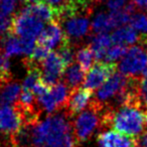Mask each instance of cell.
<instances>
[{
  "instance_id": "6da1fadb",
  "label": "cell",
  "mask_w": 147,
  "mask_h": 147,
  "mask_svg": "<svg viewBox=\"0 0 147 147\" xmlns=\"http://www.w3.org/2000/svg\"><path fill=\"white\" fill-rule=\"evenodd\" d=\"M147 111L139 107L122 105L117 110L106 107L103 115L102 127L114 128L128 136L136 137L146 124Z\"/></svg>"
},
{
  "instance_id": "7a4b0ae2",
  "label": "cell",
  "mask_w": 147,
  "mask_h": 147,
  "mask_svg": "<svg viewBox=\"0 0 147 147\" xmlns=\"http://www.w3.org/2000/svg\"><path fill=\"white\" fill-rule=\"evenodd\" d=\"M67 115L57 114L47 117L45 121L33 126L31 142L34 147H42L57 141L65 134L71 132V124L67 121Z\"/></svg>"
},
{
  "instance_id": "3957f363",
  "label": "cell",
  "mask_w": 147,
  "mask_h": 147,
  "mask_svg": "<svg viewBox=\"0 0 147 147\" xmlns=\"http://www.w3.org/2000/svg\"><path fill=\"white\" fill-rule=\"evenodd\" d=\"M106 110V106L94 100L87 110L81 113L76 118L73 124V135L76 140L77 144L87 141L101 123L102 126V119L104 112Z\"/></svg>"
},
{
  "instance_id": "277c9868",
  "label": "cell",
  "mask_w": 147,
  "mask_h": 147,
  "mask_svg": "<svg viewBox=\"0 0 147 147\" xmlns=\"http://www.w3.org/2000/svg\"><path fill=\"white\" fill-rule=\"evenodd\" d=\"M43 21L23 7L12 18L9 32L21 38L35 39L43 30Z\"/></svg>"
},
{
  "instance_id": "5b68a950",
  "label": "cell",
  "mask_w": 147,
  "mask_h": 147,
  "mask_svg": "<svg viewBox=\"0 0 147 147\" xmlns=\"http://www.w3.org/2000/svg\"><path fill=\"white\" fill-rule=\"evenodd\" d=\"M147 53L141 45H134L128 49L121 59L119 69L126 76H136L146 67Z\"/></svg>"
},
{
  "instance_id": "8992f818",
  "label": "cell",
  "mask_w": 147,
  "mask_h": 147,
  "mask_svg": "<svg viewBox=\"0 0 147 147\" xmlns=\"http://www.w3.org/2000/svg\"><path fill=\"white\" fill-rule=\"evenodd\" d=\"M117 65L114 61H96V63L91 67L88 75L85 77L84 88L94 92L96 89L110 79L113 74L116 73Z\"/></svg>"
},
{
  "instance_id": "52a82bcc",
  "label": "cell",
  "mask_w": 147,
  "mask_h": 147,
  "mask_svg": "<svg viewBox=\"0 0 147 147\" xmlns=\"http://www.w3.org/2000/svg\"><path fill=\"white\" fill-rule=\"evenodd\" d=\"M42 80L49 87L59 83V80L63 76L67 67L59 53L51 51L47 57L40 63Z\"/></svg>"
},
{
  "instance_id": "ba28073f",
  "label": "cell",
  "mask_w": 147,
  "mask_h": 147,
  "mask_svg": "<svg viewBox=\"0 0 147 147\" xmlns=\"http://www.w3.org/2000/svg\"><path fill=\"white\" fill-rule=\"evenodd\" d=\"M128 82V76L120 71H116L110 77L108 81L97 91L95 100L104 105L106 101L116 99L126 88Z\"/></svg>"
},
{
  "instance_id": "9c48e42d",
  "label": "cell",
  "mask_w": 147,
  "mask_h": 147,
  "mask_svg": "<svg viewBox=\"0 0 147 147\" xmlns=\"http://www.w3.org/2000/svg\"><path fill=\"white\" fill-rule=\"evenodd\" d=\"M22 125L20 114L14 106L2 105L0 107V132L11 138L20 130Z\"/></svg>"
},
{
  "instance_id": "30bf717a",
  "label": "cell",
  "mask_w": 147,
  "mask_h": 147,
  "mask_svg": "<svg viewBox=\"0 0 147 147\" xmlns=\"http://www.w3.org/2000/svg\"><path fill=\"white\" fill-rule=\"evenodd\" d=\"M65 38H67V35L63 31L61 22L55 20L49 22V25L43 29L42 32L37 37L36 43L51 49L57 45H61Z\"/></svg>"
},
{
  "instance_id": "8fae6325",
  "label": "cell",
  "mask_w": 147,
  "mask_h": 147,
  "mask_svg": "<svg viewBox=\"0 0 147 147\" xmlns=\"http://www.w3.org/2000/svg\"><path fill=\"white\" fill-rule=\"evenodd\" d=\"M99 147H136V138L118 131L100 133L97 137Z\"/></svg>"
},
{
  "instance_id": "7c38bea8",
  "label": "cell",
  "mask_w": 147,
  "mask_h": 147,
  "mask_svg": "<svg viewBox=\"0 0 147 147\" xmlns=\"http://www.w3.org/2000/svg\"><path fill=\"white\" fill-rule=\"evenodd\" d=\"M93 92L86 88H78L73 91H69V97L67 101V115L69 117H74L80 113L85 107L88 105Z\"/></svg>"
},
{
  "instance_id": "4fadbf2b",
  "label": "cell",
  "mask_w": 147,
  "mask_h": 147,
  "mask_svg": "<svg viewBox=\"0 0 147 147\" xmlns=\"http://www.w3.org/2000/svg\"><path fill=\"white\" fill-rule=\"evenodd\" d=\"M25 8L32 13L34 16L42 20L43 22H51V21L59 19V8L53 6L51 3H45L43 1L36 3H31L25 6Z\"/></svg>"
},
{
  "instance_id": "5bb4252c",
  "label": "cell",
  "mask_w": 147,
  "mask_h": 147,
  "mask_svg": "<svg viewBox=\"0 0 147 147\" xmlns=\"http://www.w3.org/2000/svg\"><path fill=\"white\" fill-rule=\"evenodd\" d=\"M112 42L114 45H132L141 40V36H139L137 31L132 26L118 27L111 35Z\"/></svg>"
},
{
  "instance_id": "9a60e30c",
  "label": "cell",
  "mask_w": 147,
  "mask_h": 147,
  "mask_svg": "<svg viewBox=\"0 0 147 147\" xmlns=\"http://www.w3.org/2000/svg\"><path fill=\"white\" fill-rule=\"evenodd\" d=\"M112 43L111 35H109L107 32L96 33V35L91 39L90 42V47L94 53L95 59L102 61L103 59H105L107 51Z\"/></svg>"
},
{
  "instance_id": "2e32d148",
  "label": "cell",
  "mask_w": 147,
  "mask_h": 147,
  "mask_svg": "<svg viewBox=\"0 0 147 147\" xmlns=\"http://www.w3.org/2000/svg\"><path fill=\"white\" fill-rule=\"evenodd\" d=\"M65 84L69 88V91L80 88L83 81L85 80V71L82 69L79 63H73L65 69L63 74Z\"/></svg>"
},
{
  "instance_id": "e0dca14e",
  "label": "cell",
  "mask_w": 147,
  "mask_h": 147,
  "mask_svg": "<svg viewBox=\"0 0 147 147\" xmlns=\"http://www.w3.org/2000/svg\"><path fill=\"white\" fill-rule=\"evenodd\" d=\"M0 91V103L1 105H14L17 102V99L20 96L22 87L16 82L6 83L1 87Z\"/></svg>"
},
{
  "instance_id": "ac0fdd59",
  "label": "cell",
  "mask_w": 147,
  "mask_h": 147,
  "mask_svg": "<svg viewBox=\"0 0 147 147\" xmlns=\"http://www.w3.org/2000/svg\"><path fill=\"white\" fill-rule=\"evenodd\" d=\"M51 92L57 102L59 109H65L69 101V93H67V86L65 83H57L51 87Z\"/></svg>"
},
{
  "instance_id": "d6986e66",
  "label": "cell",
  "mask_w": 147,
  "mask_h": 147,
  "mask_svg": "<svg viewBox=\"0 0 147 147\" xmlns=\"http://www.w3.org/2000/svg\"><path fill=\"white\" fill-rule=\"evenodd\" d=\"M92 30L95 33L108 32L113 28L110 15L105 12H99L92 21Z\"/></svg>"
},
{
  "instance_id": "ffe728a7",
  "label": "cell",
  "mask_w": 147,
  "mask_h": 147,
  "mask_svg": "<svg viewBox=\"0 0 147 147\" xmlns=\"http://www.w3.org/2000/svg\"><path fill=\"white\" fill-rule=\"evenodd\" d=\"M95 59L94 53H93L91 47H83L79 49L76 53V61L82 67L83 71L86 73L92 65V61Z\"/></svg>"
},
{
  "instance_id": "44dd1931",
  "label": "cell",
  "mask_w": 147,
  "mask_h": 147,
  "mask_svg": "<svg viewBox=\"0 0 147 147\" xmlns=\"http://www.w3.org/2000/svg\"><path fill=\"white\" fill-rule=\"evenodd\" d=\"M11 81V71H10V61L8 55L5 53L0 55V87H2L6 83Z\"/></svg>"
},
{
  "instance_id": "7402d4cb",
  "label": "cell",
  "mask_w": 147,
  "mask_h": 147,
  "mask_svg": "<svg viewBox=\"0 0 147 147\" xmlns=\"http://www.w3.org/2000/svg\"><path fill=\"white\" fill-rule=\"evenodd\" d=\"M37 102H38L39 106L41 107V109L49 114H51L57 109H59V106H57V102H55V98H53V94L51 92V89L47 94L42 95L40 97H37Z\"/></svg>"
},
{
  "instance_id": "603a6c76",
  "label": "cell",
  "mask_w": 147,
  "mask_h": 147,
  "mask_svg": "<svg viewBox=\"0 0 147 147\" xmlns=\"http://www.w3.org/2000/svg\"><path fill=\"white\" fill-rule=\"evenodd\" d=\"M127 51H128V49L126 47V45H115L114 47H109V49L106 53V55H105V59L107 61H116L120 57H124Z\"/></svg>"
},
{
  "instance_id": "cb8c5ba5",
  "label": "cell",
  "mask_w": 147,
  "mask_h": 147,
  "mask_svg": "<svg viewBox=\"0 0 147 147\" xmlns=\"http://www.w3.org/2000/svg\"><path fill=\"white\" fill-rule=\"evenodd\" d=\"M76 144L77 143L74 138V135H71V132H69L51 144L47 145V147H75Z\"/></svg>"
},
{
  "instance_id": "d4e9b609",
  "label": "cell",
  "mask_w": 147,
  "mask_h": 147,
  "mask_svg": "<svg viewBox=\"0 0 147 147\" xmlns=\"http://www.w3.org/2000/svg\"><path fill=\"white\" fill-rule=\"evenodd\" d=\"M49 51H51V49H49L45 47H42V45H37L36 43L34 49H33V51L30 55V59H32L33 61H35V63H40L41 61L49 55V53H51Z\"/></svg>"
},
{
  "instance_id": "484cf974",
  "label": "cell",
  "mask_w": 147,
  "mask_h": 147,
  "mask_svg": "<svg viewBox=\"0 0 147 147\" xmlns=\"http://www.w3.org/2000/svg\"><path fill=\"white\" fill-rule=\"evenodd\" d=\"M12 19L7 15L0 12V39L10 31Z\"/></svg>"
},
{
  "instance_id": "4316f807",
  "label": "cell",
  "mask_w": 147,
  "mask_h": 147,
  "mask_svg": "<svg viewBox=\"0 0 147 147\" xmlns=\"http://www.w3.org/2000/svg\"><path fill=\"white\" fill-rule=\"evenodd\" d=\"M17 1L18 0H0V12L9 16L14 11Z\"/></svg>"
},
{
  "instance_id": "83f0119b",
  "label": "cell",
  "mask_w": 147,
  "mask_h": 147,
  "mask_svg": "<svg viewBox=\"0 0 147 147\" xmlns=\"http://www.w3.org/2000/svg\"><path fill=\"white\" fill-rule=\"evenodd\" d=\"M139 94L143 105L147 110V78H141L139 81Z\"/></svg>"
},
{
  "instance_id": "f1b7e54d",
  "label": "cell",
  "mask_w": 147,
  "mask_h": 147,
  "mask_svg": "<svg viewBox=\"0 0 147 147\" xmlns=\"http://www.w3.org/2000/svg\"><path fill=\"white\" fill-rule=\"evenodd\" d=\"M127 5V0H108L107 6L111 11L120 10Z\"/></svg>"
},
{
  "instance_id": "f546056e",
  "label": "cell",
  "mask_w": 147,
  "mask_h": 147,
  "mask_svg": "<svg viewBox=\"0 0 147 147\" xmlns=\"http://www.w3.org/2000/svg\"><path fill=\"white\" fill-rule=\"evenodd\" d=\"M136 147H147V131L143 132L136 138Z\"/></svg>"
},
{
  "instance_id": "4dcf8cb0",
  "label": "cell",
  "mask_w": 147,
  "mask_h": 147,
  "mask_svg": "<svg viewBox=\"0 0 147 147\" xmlns=\"http://www.w3.org/2000/svg\"><path fill=\"white\" fill-rule=\"evenodd\" d=\"M136 7L141 9H147V0H130Z\"/></svg>"
},
{
  "instance_id": "1f68e13d",
  "label": "cell",
  "mask_w": 147,
  "mask_h": 147,
  "mask_svg": "<svg viewBox=\"0 0 147 147\" xmlns=\"http://www.w3.org/2000/svg\"><path fill=\"white\" fill-rule=\"evenodd\" d=\"M65 0H47V2L53 4L55 7H59L61 5H63L65 3Z\"/></svg>"
},
{
  "instance_id": "d6a6232c",
  "label": "cell",
  "mask_w": 147,
  "mask_h": 147,
  "mask_svg": "<svg viewBox=\"0 0 147 147\" xmlns=\"http://www.w3.org/2000/svg\"><path fill=\"white\" fill-rule=\"evenodd\" d=\"M25 2L27 3H36V2H40V1H43V0H24Z\"/></svg>"
},
{
  "instance_id": "836d02e7",
  "label": "cell",
  "mask_w": 147,
  "mask_h": 147,
  "mask_svg": "<svg viewBox=\"0 0 147 147\" xmlns=\"http://www.w3.org/2000/svg\"><path fill=\"white\" fill-rule=\"evenodd\" d=\"M142 74H143V76H144L145 78H147V67H145V69H143Z\"/></svg>"
},
{
  "instance_id": "e575fe53",
  "label": "cell",
  "mask_w": 147,
  "mask_h": 147,
  "mask_svg": "<svg viewBox=\"0 0 147 147\" xmlns=\"http://www.w3.org/2000/svg\"><path fill=\"white\" fill-rule=\"evenodd\" d=\"M96 2H101V1H103V0H95Z\"/></svg>"
},
{
  "instance_id": "d590c367",
  "label": "cell",
  "mask_w": 147,
  "mask_h": 147,
  "mask_svg": "<svg viewBox=\"0 0 147 147\" xmlns=\"http://www.w3.org/2000/svg\"><path fill=\"white\" fill-rule=\"evenodd\" d=\"M146 126H147V119H146Z\"/></svg>"
},
{
  "instance_id": "8d00e7d4",
  "label": "cell",
  "mask_w": 147,
  "mask_h": 147,
  "mask_svg": "<svg viewBox=\"0 0 147 147\" xmlns=\"http://www.w3.org/2000/svg\"><path fill=\"white\" fill-rule=\"evenodd\" d=\"M42 147H43V146H42ZM45 147H47V146H45Z\"/></svg>"
}]
</instances>
